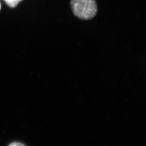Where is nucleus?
Listing matches in <instances>:
<instances>
[{"label":"nucleus","mask_w":146,"mask_h":146,"mask_svg":"<svg viewBox=\"0 0 146 146\" xmlns=\"http://www.w3.org/2000/svg\"><path fill=\"white\" fill-rule=\"evenodd\" d=\"M70 7L74 15L83 20L93 19L98 12L96 0H71Z\"/></svg>","instance_id":"f257e3e1"},{"label":"nucleus","mask_w":146,"mask_h":146,"mask_svg":"<svg viewBox=\"0 0 146 146\" xmlns=\"http://www.w3.org/2000/svg\"><path fill=\"white\" fill-rule=\"evenodd\" d=\"M6 5L10 8H15L22 0H3Z\"/></svg>","instance_id":"f03ea898"},{"label":"nucleus","mask_w":146,"mask_h":146,"mask_svg":"<svg viewBox=\"0 0 146 146\" xmlns=\"http://www.w3.org/2000/svg\"><path fill=\"white\" fill-rule=\"evenodd\" d=\"M9 146H25V145L24 144H23V143H20V142H13V143H11V144H9Z\"/></svg>","instance_id":"7ed1b4c3"},{"label":"nucleus","mask_w":146,"mask_h":146,"mask_svg":"<svg viewBox=\"0 0 146 146\" xmlns=\"http://www.w3.org/2000/svg\"><path fill=\"white\" fill-rule=\"evenodd\" d=\"M1 9V3H0V10Z\"/></svg>","instance_id":"20e7f679"}]
</instances>
